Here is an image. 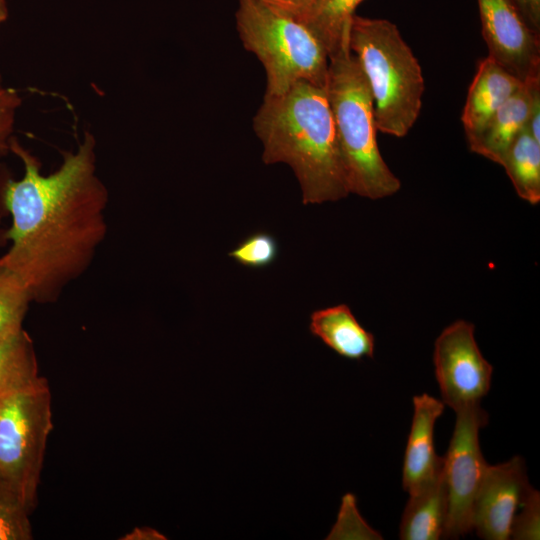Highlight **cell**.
Returning <instances> with one entry per match:
<instances>
[{"label": "cell", "mask_w": 540, "mask_h": 540, "mask_svg": "<svg viewBox=\"0 0 540 540\" xmlns=\"http://www.w3.org/2000/svg\"><path fill=\"white\" fill-rule=\"evenodd\" d=\"M10 152L22 161L24 175H0V200L12 218L3 236L11 246L0 267L24 282L32 302L54 303L88 270L108 232L109 191L97 174L96 139L85 132L49 174L15 137Z\"/></svg>", "instance_id": "cell-1"}, {"label": "cell", "mask_w": 540, "mask_h": 540, "mask_svg": "<svg viewBox=\"0 0 540 540\" xmlns=\"http://www.w3.org/2000/svg\"><path fill=\"white\" fill-rule=\"evenodd\" d=\"M265 164L293 170L302 202L321 204L347 197L344 166L324 87L300 81L277 95H264L253 117Z\"/></svg>", "instance_id": "cell-2"}, {"label": "cell", "mask_w": 540, "mask_h": 540, "mask_svg": "<svg viewBox=\"0 0 540 540\" xmlns=\"http://www.w3.org/2000/svg\"><path fill=\"white\" fill-rule=\"evenodd\" d=\"M325 92L330 104L349 193L377 200L394 195L401 182L377 143L373 99L365 75L345 43L329 56Z\"/></svg>", "instance_id": "cell-3"}, {"label": "cell", "mask_w": 540, "mask_h": 540, "mask_svg": "<svg viewBox=\"0 0 540 540\" xmlns=\"http://www.w3.org/2000/svg\"><path fill=\"white\" fill-rule=\"evenodd\" d=\"M347 42L367 80L378 132L404 137L417 121L425 91L422 68L397 26L354 14Z\"/></svg>", "instance_id": "cell-4"}, {"label": "cell", "mask_w": 540, "mask_h": 540, "mask_svg": "<svg viewBox=\"0 0 540 540\" xmlns=\"http://www.w3.org/2000/svg\"><path fill=\"white\" fill-rule=\"evenodd\" d=\"M235 21L244 48L264 67L265 95L281 94L300 81L325 87L328 52L301 21L258 0H238Z\"/></svg>", "instance_id": "cell-5"}, {"label": "cell", "mask_w": 540, "mask_h": 540, "mask_svg": "<svg viewBox=\"0 0 540 540\" xmlns=\"http://www.w3.org/2000/svg\"><path fill=\"white\" fill-rule=\"evenodd\" d=\"M52 429L51 392L45 378L0 396V486L30 510L36 503Z\"/></svg>", "instance_id": "cell-6"}, {"label": "cell", "mask_w": 540, "mask_h": 540, "mask_svg": "<svg viewBox=\"0 0 540 540\" xmlns=\"http://www.w3.org/2000/svg\"><path fill=\"white\" fill-rule=\"evenodd\" d=\"M455 413L442 467L448 502L445 539H458L472 531L474 501L488 466L479 444V431L488 424V413L480 403Z\"/></svg>", "instance_id": "cell-7"}, {"label": "cell", "mask_w": 540, "mask_h": 540, "mask_svg": "<svg viewBox=\"0 0 540 540\" xmlns=\"http://www.w3.org/2000/svg\"><path fill=\"white\" fill-rule=\"evenodd\" d=\"M475 327L456 320L434 343L433 364L442 402L454 411L480 403L491 386L493 366L482 355Z\"/></svg>", "instance_id": "cell-8"}, {"label": "cell", "mask_w": 540, "mask_h": 540, "mask_svg": "<svg viewBox=\"0 0 540 540\" xmlns=\"http://www.w3.org/2000/svg\"><path fill=\"white\" fill-rule=\"evenodd\" d=\"M488 57L520 81L540 76V36L523 20L514 0H477Z\"/></svg>", "instance_id": "cell-9"}, {"label": "cell", "mask_w": 540, "mask_h": 540, "mask_svg": "<svg viewBox=\"0 0 540 540\" xmlns=\"http://www.w3.org/2000/svg\"><path fill=\"white\" fill-rule=\"evenodd\" d=\"M531 488L522 457L488 464L474 501L472 530L486 540L510 539L513 518Z\"/></svg>", "instance_id": "cell-10"}, {"label": "cell", "mask_w": 540, "mask_h": 540, "mask_svg": "<svg viewBox=\"0 0 540 540\" xmlns=\"http://www.w3.org/2000/svg\"><path fill=\"white\" fill-rule=\"evenodd\" d=\"M413 408L402 471V487L408 494L436 479L443 467V457L435 451L434 427L445 404L423 393L413 397Z\"/></svg>", "instance_id": "cell-11"}, {"label": "cell", "mask_w": 540, "mask_h": 540, "mask_svg": "<svg viewBox=\"0 0 540 540\" xmlns=\"http://www.w3.org/2000/svg\"><path fill=\"white\" fill-rule=\"evenodd\" d=\"M523 83L488 56L479 63L461 116L467 140L482 130Z\"/></svg>", "instance_id": "cell-12"}, {"label": "cell", "mask_w": 540, "mask_h": 540, "mask_svg": "<svg viewBox=\"0 0 540 540\" xmlns=\"http://www.w3.org/2000/svg\"><path fill=\"white\" fill-rule=\"evenodd\" d=\"M309 330L338 355L350 360L372 358L375 338L346 304L323 308L310 315Z\"/></svg>", "instance_id": "cell-13"}, {"label": "cell", "mask_w": 540, "mask_h": 540, "mask_svg": "<svg viewBox=\"0 0 540 540\" xmlns=\"http://www.w3.org/2000/svg\"><path fill=\"white\" fill-rule=\"evenodd\" d=\"M531 88L525 81L487 121L482 130L467 140L470 150L500 165L516 137L526 129Z\"/></svg>", "instance_id": "cell-14"}, {"label": "cell", "mask_w": 540, "mask_h": 540, "mask_svg": "<svg viewBox=\"0 0 540 540\" xmlns=\"http://www.w3.org/2000/svg\"><path fill=\"white\" fill-rule=\"evenodd\" d=\"M448 512L443 472L409 494L399 529L401 540H438L444 537Z\"/></svg>", "instance_id": "cell-15"}, {"label": "cell", "mask_w": 540, "mask_h": 540, "mask_svg": "<svg viewBox=\"0 0 540 540\" xmlns=\"http://www.w3.org/2000/svg\"><path fill=\"white\" fill-rule=\"evenodd\" d=\"M516 193L526 202L540 201V142L524 129L506 151L501 163Z\"/></svg>", "instance_id": "cell-16"}, {"label": "cell", "mask_w": 540, "mask_h": 540, "mask_svg": "<svg viewBox=\"0 0 540 540\" xmlns=\"http://www.w3.org/2000/svg\"><path fill=\"white\" fill-rule=\"evenodd\" d=\"M40 378L33 341L23 329L0 337V396L25 388Z\"/></svg>", "instance_id": "cell-17"}, {"label": "cell", "mask_w": 540, "mask_h": 540, "mask_svg": "<svg viewBox=\"0 0 540 540\" xmlns=\"http://www.w3.org/2000/svg\"><path fill=\"white\" fill-rule=\"evenodd\" d=\"M363 0H313L299 19L323 43L328 55L346 41L348 24Z\"/></svg>", "instance_id": "cell-18"}, {"label": "cell", "mask_w": 540, "mask_h": 540, "mask_svg": "<svg viewBox=\"0 0 540 540\" xmlns=\"http://www.w3.org/2000/svg\"><path fill=\"white\" fill-rule=\"evenodd\" d=\"M30 303L32 298L24 282L11 270L0 267V337L23 330Z\"/></svg>", "instance_id": "cell-19"}, {"label": "cell", "mask_w": 540, "mask_h": 540, "mask_svg": "<svg viewBox=\"0 0 540 540\" xmlns=\"http://www.w3.org/2000/svg\"><path fill=\"white\" fill-rule=\"evenodd\" d=\"M30 509L12 491L0 486V540H30Z\"/></svg>", "instance_id": "cell-20"}, {"label": "cell", "mask_w": 540, "mask_h": 540, "mask_svg": "<svg viewBox=\"0 0 540 540\" xmlns=\"http://www.w3.org/2000/svg\"><path fill=\"white\" fill-rule=\"evenodd\" d=\"M279 246L274 236L266 232H256L247 236L228 256L249 268H265L274 263Z\"/></svg>", "instance_id": "cell-21"}, {"label": "cell", "mask_w": 540, "mask_h": 540, "mask_svg": "<svg viewBox=\"0 0 540 540\" xmlns=\"http://www.w3.org/2000/svg\"><path fill=\"white\" fill-rule=\"evenodd\" d=\"M521 513L515 514L511 528L510 538L516 540L539 539L540 525V496L533 487L520 507Z\"/></svg>", "instance_id": "cell-22"}, {"label": "cell", "mask_w": 540, "mask_h": 540, "mask_svg": "<svg viewBox=\"0 0 540 540\" xmlns=\"http://www.w3.org/2000/svg\"><path fill=\"white\" fill-rule=\"evenodd\" d=\"M22 99L18 91L5 86L0 75V157L10 152L15 116Z\"/></svg>", "instance_id": "cell-23"}, {"label": "cell", "mask_w": 540, "mask_h": 540, "mask_svg": "<svg viewBox=\"0 0 540 540\" xmlns=\"http://www.w3.org/2000/svg\"><path fill=\"white\" fill-rule=\"evenodd\" d=\"M531 88V104L527 131L540 142V76L533 77L529 80Z\"/></svg>", "instance_id": "cell-24"}, {"label": "cell", "mask_w": 540, "mask_h": 540, "mask_svg": "<svg viewBox=\"0 0 540 540\" xmlns=\"http://www.w3.org/2000/svg\"><path fill=\"white\" fill-rule=\"evenodd\" d=\"M270 9L299 20L313 0H258Z\"/></svg>", "instance_id": "cell-25"}, {"label": "cell", "mask_w": 540, "mask_h": 540, "mask_svg": "<svg viewBox=\"0 0 540 540\" xmlns=\"http://www.w3.org/2000/svg\"><path fill=\"white\" fill-rule=\"evenodd\" d=\"M527 26L540 36V0H514Z\"/></svg>", "instance_id": "cell-26"}, {"label": "cell", "mask_w": 540, "mask_h": 540, "mask_svg": "<svg viewBox=\"0 0 540 540\" xmlns=\"http://www.w3.org/2000/svg\"><path fill=\"white\" fill-rule=\"evenodd\" d=\"M157 531L151 528H135L131 533L121 539L124 540H144V539H162L163 537Z\"/></svg>", "instance_id": "cell-27"}, {"label": "cell", "mask_w": 540, "mask_h": 540, "mask_svg": "<svg viewBox=\"0 0 540 540\" xmlns=\"http://www.w3.org/2000/svg\"><path fill=\"white\" fill-rule=\"evenodd\" d=\"M8 18V7L6 0H0V24L4 23Z\"/></svg>", "instance_id": "cell-28"}]
</instances>
